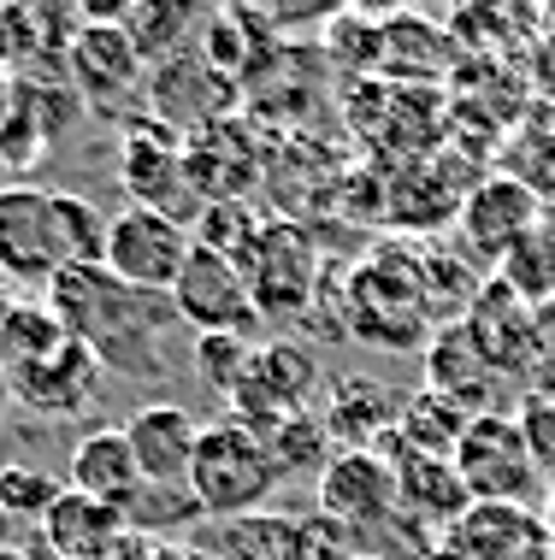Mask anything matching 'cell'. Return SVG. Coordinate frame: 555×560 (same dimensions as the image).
<instances>
[{
	"label": "cell",
	"mask_w": 555,
	"mask_h": 560,
	"mask_svg": "<svg viewBox=\"0 0 555 560\" xmlns=\"http://www.w3.org/2000/svg\"><path fill=\"white\" fill-rule=\"evenodd\" d=\"M544 319H555V307H550V313H544Z\"/></svg>",
	"instance_id": "cell-39"
},
{
	"label": "cell",
	"mask_w": 555,
	"mask_h": 560,
	"mask_svg": "<svg viewBox=\"0 0 555 560\" xmlns=\"http://www.w3.org/2000/svg\"><path fill=\"white\" fill-rule=\"evenodd\" d=\"M71 78H78L83 101L101 113H125V101H137L148 89V66L142 54L125 42V30L118 24H78V36H71Z\"/></svg>",
	"instance_id": "cell-14"
},
{
	"label": "cell",
	"mask_w": 555,
	"mask_h": 560,
	"mask_svg": "<svg viewBox=\"0 0 555 560\" xmlns=\"http://www.w3.org/2000/svg\"><path fill=\"white\" fill-rule=\"evenodd\" d=\"M390 466H396V520H414L419 532L449 537V525L473 508L467 483H461L455 460H438V454H408V448H379Z\"/></svg>",
	"instance_id": "cell-15"
},
{
	"label": "cell",
	"mask_w": 555,
	"mask_h": 560,
	"mask_svg": "<svg viewBox=\"0 0 555 560\" xmlns=\"http://www.w3.org/2000/svg\"><path fill=\"white\" fill-rule=\"evenodd\" d=\"M343 301H349L343 307L349 337H367L379 348H414L426 319H431L426 271L402 248H379L367 266H355V278L343 283Z\"/></svg>",
	"instance_id": "cell-3"
},
{
	"label": "cell",
	"mask_w": 555,
	"mask_h": 560,
	"mask_svg": "<svg viewBox=\"0 0 555 560\" xmlns=\"http://www.w3.org/2000/svg\"><path fill=\"white\" fill-rule=\"evenodd\" d=\"M396 407L402 401H390V389H379L372 377H337L325 389L320 425L332 436V448H384L396 431Z\"/></svg>",
	"instance_id": "cell-22"
},
{
	"label": "cell",
	"mask_w": 555,
	"mask_h": 560,
	"mask_svg": "<svg viewBox=\"0 0 555 560\" xmlns=\"http://www.w3.org/2000/svg\"><path fill=\"white\" fill-rule=\"evenodd\" d=\"M467 330L478 337V348H485V360L497 366V377H532V372H544V360H550L544 313H532L497 271L478 283V295L467 307Z\"/></svg>",
	"instance_id": "cell-10"
},
{
	"label": "cell",
	"mask_w": 555,
	"mask_h": 560,
	"mask_svg": "<svg viewBox=\"0 0 555 560\" xmlns=\"http://www.w3.org/2000/svg\"><path fill=\"white\" fill-rule=\"evenodd\" d=\"M19 532H24V525L12 520L7 508H0V555H7V549H19Z\"/></svg>",
	"instance_id": "cell-33"
},
{
	"label": "cell",
	"mask_w": 555,
	"mask_h": 560,
	"mask_svg": "<svg viewBox=\"0 0 555 560\" xmlns=\"http://www.w3.org/2000/svg\"><path fill=\"white\" fill-rule=\"evenodd\" d=\"M537 224H544V201H537L527 184H514L508 172L467 189L461 195V213H455L461 248H467L473 260H485V266H502V254L527 231H537Z\"/></svg>",
	"instance_id": "cell-12"
},
{
	"label": "cell",
	"mask_w": 555,
	"mask_h": 560,
	"mask_svg": "<svg viewBox=\"0 0 555 560\" xmlns=\"http://www.w3.org/2000/svg\"><path fill=\"white\" fill-rule=\"evenodd\" d=\"M189 24H195V12L172 7V0H137V7L118 12V30H125V42L142 54V66H166V59L184 54Z\"/></svg>",
	"instance_id": "cell-25"
},
{
	"label": "cell",
	"mask_w": 555,
	"mask_h": 560,
	"mask_svg": "<svg viewBox=\"0 0 555 560\" xmlns=\"http://www.w3.org/2000/svg\"><path fill=\"white\" fill-rule=\"evenodd\" d=\"M284 483L273 448H266V436L243 425V419L219 413L213 425H201V443H195V460H189V478L184 490L195 495V508H201V520H248V513L266 508V495H273Z\"/></svg>",
	"instance_id": "cell-2"
},
{
	"label": "cell",
	"mask_w": 555,
	"mask_h": 560,
	"mask_svg": "<svg viewBox=\"0 0 555 560\" xmlns=\"http://www.w3.org/2000/svg\"><path fill=\"white\" fill-rule=\"evenodd\" d=\"M266 448H273L278 472L296 478V472H325L332 466V436H325L320 413H296V419H278V425H266Z\"/></svg>",
	"instance_id": "cell-28"
},
{
	"label": "cell",
	"mask_w": 555,
	"mask_h": 560,
	"mask_svg": "<svg viewBox=\"0 0 555 560\" xmlns=\"http://www.w3.org/2000/svg\"><path fill=\"white\" fill-rule=\"evenodd\" d=\"M355 560H384V555H355Z\"/></svg>",
	"instance_id": "cell-38"
},
{
	"label": "cell",
	"mask_w": 555,
	"mask_h": 560,
	"mask_svg": "<svg viewBox=\"0 0 555 560\" xmlns=\"http://www.w3.org/2000/svg\"><path fill=\"white\" fill-rule=\"evenodd\" d=\"M497 278H502L520 301H527L532 313H550V307H555V231H550V224L527 231L514 248L502 254Z\"/></svg>",
	"instance_id": "cell-26"
},
{
	"label": "cell",
	"mask_w": 555,
	"mask_h": 560,
	"mask_svg": "<svg viewBox=\"0 0 555 560\" xmlns=\"http://www.w3.org/2000/svg\"><path fill=\"white\" fill-rule=\"evenodd\" d=\"M142 560H213L207 549H184V542H166V537H154L142 549Z\"/></svg>",
	"instance_id": "cell-32"
},
{
	"label": "cell",
	"mask_w": 555,
	"mask_h": 560,
	"mask_svg": "<svg viewBox=\"0 0 555 560\" xmlns=\"http://www.w3.org/2000/svg\"><path fill=\"white\" fill-rule=\"evenodd\" d=\"M514 425H520V436H527V448H532V466L550 472V483H555V396L550 389H532V396L520 401Z\"/></svg>",
	"instance_id": "cell-31"
},
{
	"label": "cell",
	"mask_w": 555,
	"mask_h": 560,
	"mask_svg": "<svg viewBox=\"0 0 555 560\" xmlns=\"http://www.w3.org/2000/svg\"><path fill=\"white\" fill-rule=\"evenodd\" d=\"M320 360H313V348L278 337V342H254V360L243 372V384L231 389V419H243V425L266 431L278 425V419H296V413H313V396H320Z\"/></svg>",
	"instance_id": "cell-8"
},
{
	"label": "cell",
	"mask_w": 555,
	"mask_h": 560,
	"mask_svg": "<svg viewBox=\"0 0 555 560\" xmlns=\"http://www.w3.org/2000/svg\"><path fill=\"white\" fill-rule=\"evenodd\" d=\"M544 525H550V542H555V483H550V520Z\"/></svg>",
	"instance_id": "cell-36"
},
{
	"label": "cell",
	"mask_w": 555,
	"mask_h": 560,
	"mask_svg": "<svg viewBox=\"0 0 555 560\" xmlns=\"http://www.w3.org/2000/svg\"><path fill=\"white\" fill-rule=\"evenodd\" d=\"M248 360H254L248 337H195V372H201V384L224 401H231V389L243 384Z\"/></svg>",
	"instance_id": "cell-30"
},
{
	"label": "cell",
	"mask_w": 555,
	"mask_h": 560,
	"mask_svg": "<svg viewBox=\"0 0 555 560\" xmlns=\"http://www.w3.org/2000/svg\"><path fill=\"white\" fill-rule=\"evenodd\" d=\"M449 460H455V472H461V483H467L473 502L527 508L537 495V483H544V472L532 466L527 436H520V425H514V413H497V407L473 419Z\"/></svg>",
	"instance_id": "cell-5"
},
{
	"label": "cell",
	"mask_w": 555,
	"mask_h": 560,
	"mask_svg": "<svg viewBox=\"0 0 555 560\" xmlns=\"http://www.w3.org/2000/svg\"><path fill=\"white\" fill-rule=\"evenodd\" d=\"M118 177L130 189V207H148V213H166L184 224V213H195V184H189V142L172 125H160L154 113L125 125V142H118Z\"/></svg>",
	"instance_id": "cell-6"
},
{
	"label": "cell",
	"mask_w": 555,
	"mask_h": 560,
	"mask_svg": "<svg viewBox=\"0 0 555 560\" xmlns=\"http://www.w3.org/2000/svg\"><path fill=\"white\" fill-rule=\"evenodd\" d=\"M125 436H130V454H137L148 483H160V490H184L195 443H201V425H195L189 407L148 401V407H137V413L125 419Z\"/></svg>",
	"instance_id": "cell-19"
},
{
	"label": "cell",
	"mask_w": 555,
	"mask_h": 560,
	"mask_svg": "<svg viewBox=\"0 0 555 560\" xmlns=\"http://www.w3.org/2000/svg\"><path fill=\"white\" fill-rule=\"evenodd\" d=\"M66 483L78 495H95V502H107L118 513H130V502L148 490L137 454H130V436L125 425H95L78 436V448H71L66 460Z\"/></svg>",
	"instance_id": "cell-21"
},
{
	"label": "cell",
	"mask_w": 555,
	"mask_h": 560,
	"mask_svg": "<svg viewBox=\"0 0 555 560\" xmlns=\"http://www.w3.org/2000/svg\"><path fill=\"white\" fill-rule=\"evenodd\" d=\"M7 377H12V401H19L24 413H36V419H78V413L95 407L107 366H101L78 337H66L54 354L30 360V366L7 372Z\"/></svg>",
	"instance_id": "cell-13"
},
{
	"label": "cell",
	"mask_w": 555,
	"mask_h": 560,
	"mask_svg": "<svg viewBox=\"0 0 555 560\" xmlns=\"http://www.w3.org/2000/svg\"><path fill=\"white\" fill-rule=\"evenodd\" d=\"M426 389H438L467 413H490V396H497V366L485 360V348L467 330V319H449L426 337Z\"/></svg>",
	"instance_id": "cell-20"
},
{
	"label": "cell",
	"mask_w": 555,
	"mask_h": 560,
	"mask_svg": "<svg viewBox=\"0 0 555 560\" xmlns=\"http://www.w3.org/2000/svg\"><path fill=\"white\" fill-rule=\"evenodd\" d=\"M0 560H30V555H24V549H7V555H0Z\"/></svg>",
	"instance_id": "cell-37"
},
{
	"label": "cell",
	"mask_w": 555,
	"mask_h": 560,
	"mask_svg": "<svg viewBox=\"0 0 555 560\" xmlns=\"http://www.w3.org/2000/svg\"><path fill=\"white\" fill-rule=\"evenodd\" d=\"M48 313L66 337H78L113 377L154 384L160 377V330L177 313L166 295H142L118 283L107 266H71L48 278Z\"/></svg>",
	"instance_id": "cell-1"
},
{
	"label": "cell",
	"mask_w": 555,
	"mask_h": 560,
	"mask_svg": "<svg viewBox=\"0 0 555 560\" xmlns=\"http://www.w3.org/2000/svg\"><path fill=\"white\" fill-rule=\"evenodd\" d=\"M419 560H461V555H449V549H443V542H431V549H426V555H419Z\"/></svg>",
	"instance_id": "cell-35"
},
{
	"label": "cell",
	"mask_w": 555,
	"mask_h": 560,
	"mask_svg": "<svg viewBox=\"0 0 555 560\" xmlns=\"http://www.w3.org/2000/svg\"><path fill=\"white\" fill-rule=\"evenodd\" d=\"M467 425H473L467 407H455L449 396H438V389H414V396L396 407V431H390L384 448L438 454V460H449V454H455V443L467 436Z\"/></svg>",
	"instance_id": "cell-23"
},
{
	"label": "cell",
	"mask_w": 555,
	"mask_h": 560,
	"mask_svg": "<svg viewBox=\"0 0 555 560\" xmlns=\"http://www.w3.org/2000/svg\"><path fill=\"white\" fill-rule=\"evenodd\" d=\"M320 513L337 520L349 537L396 520V466L379 448H337L320 472Z\"/></svg>",
	"instance_id": "cell-11"
},
{
	"label": "cell",
	"mask_w": 555,
	"mask_h": 560,
	"mask_svg": "<svg viewBox=\"0 0 555 560\" xmlns=\"http://www.w3.org/2000/svg\"><path fill=\"white\" fill-rule=\"evenodd\" d=\"M195 248V231L177 224L166 213H148V207H125V213L107 219V248H101V266L113 271L118 283L142 295H172L177 271H184Z\"/></svg>",
	"instance_id": "cell-7"
},
{
	"label": "cell",
	"mask_w": 555,
	"mask_h": 560,
	"mask_svg": "<svg viewBox=\"0 0 555 560\" xmlns=\"http://www.w3.org/2000/svg\"><path fill=\"white\" fill-rule=\"evenodd\" d=\"M449 36L431 19H384V54H379V71L390 78H438L443 71V54Z\"/></svg>",
	"instance_id": "cell-27"
},
{
	"label": "cell",
	"mask_w": 555,
	"mask_h": 560,
	"mask_svg": "<svg viewBox=\"0 0 555 560\" xmlns=\"http://www.w3.org/2000/svg\"><path fill=\"white\" fill-rule=\"evenodd\" d=\"M59 472H48V466H30V460H7L0 466V508L12 513L19 525H42L48 520V508L59 502Z\"/></svg>",
	"instance_id": "cell-29"
},
{
	"label": "cell",
	"mask_w": 555,
	"mask_h": 560,
	"mask_svg": "<svg viewBox=\"0 0 555 560\" xmlns=\"http://www.w3.org/2000/svg\"><path fill=\"white\" fill-rule=\"evenodd\" d=\"M449 555L461 560H532L550 549V525L532 508H508V502H473L449 525L443 537Z\"/></svg>",
	"instance_id": "cell-18"
},
{
	"label": "cell",
	"mask_w": 555,
	"mask_h": 560,
	"mask_svg": "<svg viewBox=\"0 0 555 560\" xmlns=\"http://www.w3.org/2000/svg\"><path fill=\"white\" fill-rule=\"evenodd\" d=\"M36 532H42L48 560H118V549L130 542V520L118 508L95 502V495H78L66 483Z\"/></svg>",
	"instance_id": "cell-17"
},
{
	"label": "cell",
	"mask_w": 555,
	"mask_h": 560,
	"mask_svg": "<svg viewBox=\"0 0 555 560\" xmlns=\"http://www.w3.org/2000/svg\"><path fill=\"white\" fill-rule=\"evenodd\" d=\"M7 407H12V377L0 372V413H7Z\"/></svg>",
	"instance_id": "cell-34"
},
{
	"label": "cell",
	"mask_w": 555,
	"mask_h": 560,
	"mask_svg": "<svg viewBox=\"0 0 555 560\" xmlns=\"http://www.w3.org/2000/svg\"><path fill=\"white\" fill-rule=\"evenodd\" d=\"M236 266H243V278H248L261 325L266 319H296V313H308L313 295H320V254H313V236L302 224H261Z\"/></svg>",
	"instance_id": "cell-4"
},
{
	"label": "cell",
	"mask_w": 555,
	"mask_h": 560,
	"mask_svg": "<svg viewBox=\"0 0 555 560\" xmlns=\"http://www.w3.org/2000/svg\"><path fill=\"white\" fill-rule=\"evenodd\" d=\"M0 271L19 283H48L54 254V189H0Z\"/></svg>",
	"instance_id": "cell-16"
},
{
	"label": "cell",
	"mask_w": 555,
	"mask_h": 560,
	"mask_svg": "<svg viewBox=\"0 0 555 560\" xmlns=\"http://www.w3.org/2000/svg\"><path fill=\"white\" fill-rule=\"evenodd\" d=\"M213 560H302V513H248V520H224L213 542Z\"/></svg>",
	"instance_id": "cell-24"
},
{
	"label": "cell",
	"mask_w": 555,
	"mask_h": 560,
	"mask_svg": "<svg viewBox=\"0 0 555 560\" xmlns=\"http://www.w3.org/2000/svg\"><path fill=\"white\" fill-rule=\"evenodd\" d=\"M166 301H172L177 319L195 325V337H248V330H261V313H254L243 266L224 260L213 248H201V242L189 248V260L177 271Z\"/></svg>",
	"instance_id": "cell-9"
}]
</instances>
